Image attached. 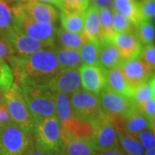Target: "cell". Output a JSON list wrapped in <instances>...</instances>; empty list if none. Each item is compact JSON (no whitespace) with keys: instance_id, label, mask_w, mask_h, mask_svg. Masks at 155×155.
<instances>
[{"instance_id":"cell-14","label":"cell","mask_w":155,"mask_h":155,"mask_svg":"<svg viewBox=\"0 0 155 155\" xmlns=\"http://www.w3.org/2000/svg\"><path fill=\"white\" fill-rule=\"evenodd\" d=\"M119 68L133 89L136 85L147 82L154 77V72L139 57L122 61Z\"/></svg>"},{"instance_id":"cell-49","label":"cell","mask_w":155,"mask_h":155,"mask_svg":"<svg viewBox=\"0 0 155 155\" xmlns=\"http://www.w3.org/2000/svg\"><path fill=\"white\" fill-rule=\"evenodd\" d=\"M0 38H1V36H0Z\"/></svg>"},{"instance_id":"cell-8","label":"cell","mask_w":155,"mask_h":155,"mask_svg":"<svg viewBox=\"0 0 155 155\" xmlns=\"http://www.w3.org/2000/svg\"><path fill=\"white\" fill-rule=\"evenodd\" d=\"M72 111L78 119L89 124H92L103 115L98 95L84 90L69 96Z\"/></svg>"},{"instance_id":"cell-43","label":"cell","mask_w":155,"mask_h":155,"mask_svg":"<svg viewBox=\"0 0 155 155\" xmlns=\"http://www.w3.org/2000/svg\"><path fill=\"white\" fill-rule=\"evenodd\" d=\"M113 0H90V3L91 5L97 7H109L112 4Z\"/></svg>"},{"instance_id":"cell-32","label":"cell","mask_w":155,"mask_h":155,"mask_svg":"<svg viewBox=\"0 0 155 155\" xmlns=\"http://www.w3.org/2000/svg\"><path fill=\"white\" fill-rule=\"evenodd\" d=\"M112 11V26L115 33H127L134 31V25L123 15L115 10Z\"/></svg>"},{"instance_id":"cell-10","label":"cell","mask_w":155,"mask_h":155,"mask_svg":"<svg viewBox=\"0 0 155 155\" xmlns=\"http://www.w3.org/2000/svg\"><path fill=\"white\" fill-rule=\"evenodd\" d=\"M98 97L103 112L111 117L125 116L136 108L132 98L116 93L106 86Z\"/></svg>"},{"instance_id":"cell-36","label":"cell","mask_w":155,"mask_h":155,"mask_svg":"<svg viewBox=\"0 0 155 155\" xmlns=\"http://www.w3.org/2000/svg\"><path fill=\"white\" fill-rule=\"evenodd\" d=\"M139 58L154 72L155 69V47L154 44L143 45Z\"/></svg>"},{"instance_id":"cell-1","label":"cell","mask_w":155,"mask_h":155,"mask_svg":"<svg viewBox=\"0 0 155 155\" xmlns=\"http://www.w3.org/2000/svg\"><path fill=\"white\" fill-rule=\"evenodd\" d=\"M13 74V83L47 84L60 71L56 56L52 49H41L30 55L19 58L12 55L8 60Z\"/></svg>"},{"instance_id":"cell-44","label":"cell","mask_w":155,"mask_h":155,"mask_svg":"<svg viewBox=\"0 0 155 155\" xmlns=\"http://www.w3.org/2000/svg\"><path fill=\"white\" fill-rule=\"evenodd\" d=\"M40 2L42 3H46V4H52V5H55L57 7L60 8V5H61V0H38Z\"/></svg>"},{"instance_id":"cell-21","label":"cell","mask_w":155,"mask_h":155,"mask_svg":"<svg viewBox=\"0 0 155 155\" xmlns=\"http://www.w3.org/2000/svg\"><path fill=\"white\" fill-rule=\"evenodd\" d=\"M56 56L60 70L78 69L82 66L79 50L70 49L55 45L52 48Z\"/></svg>"},{"instance_id":"cell-4","label":"cell","mask_w":155,"mask_h":155,"mask_svg":"<svg viewBox=\"0 0 155 155\" xmlns=\"http://www.w3.org/2000/svg\"><path fill=\"white\" fill-rule=\"evenodd\" d=\"M55 117L60 122L62 130L74 137L85 139L90 141L91 125L78 119L72 111L69 96L55 92Z\"/></svg>"},{"instance_id":"cell-24","label":"cell","mask_w":155,"mask_h":155,"mask_svg":"<svg viewBox=\"0 0 155 155\" xmlns=\"http://www.w3.org/2000/svg\"><path fill=\"white\" fill-rule=\"evenodd\" d=\"M61 21L62 28L71 33L83 35L84 26V13L61 11Z\"/></svg>"},{"instance_id":"cell-42","label":"cell","mask_w":155,"mask_h":155,"mask_svg":"<svg viewBox=\"0 0 155 155\" xmlns=\"http://www.w3.org/2000/svg\"><path fill=\"white\" fill-rule=\"evenodd\" d=\"M25 155H48V153H46L44 151H42L40 147H38L34 141V143Z\"/></svg>"},{"instance_id":"cell-34","label":"cell","mask_w":155,"mask_h":155,"mask_svg":"<svg viewBox=\"0 0 155 155\" xmlns=\"http://www.w3.org/2000/svg\"><path fill=\"white\" fill-rule=\"evenodd\" d=\"M13 84V74L10 65L5 60H0V90L6 91Z\"/></svg>"},{"instance_id":"cell-16","label":"cell","mask_w":155,"mask_h":155,"mask_svg":"<svg viewBox=\"0 0 155 155\" xmlns=\"http://www.w3.org/2000/svg\"><path fill=\"white\" fill-rule=\"evenodd\" d=\"M20 5L23 12L36 22L54 24L59 18V13L54 6L38 0H28L20 3Z\"/></svg>"},{"instance_id":"cell-38","label":"cell","mask_w":155,"mask_h":155,"mask_svg":"<svg viewBox=\"0 0 155 155\" xmlns=\"http://www.w3.org/2000/svg\"><path fill=\"white\" fill-rule=\"evenodd\" d=\"M137 138L144 150L155 147L154 128L146 129L144 131L140 132L137 135Z\"/></svg>"},{"instance_id":"cell-47","label":"cell","mask_w":155,"mask_h":155,"mask_svg":"<svg viewBox=\"0 0 155 155\" xmlns=\"http://www.w3.org/2000/svg\"><path fill=\"white\" fill-rule=\"evenodd\" d=\"M48 155H67L64 152H62L61 150H58V151H54L53 153H48Z\"/></svg>"},{"instance_id":"cell-17","label":"cell","mask_w":155,"mask_h":155,"mask_svg":"<svg viewBox=\"0 0 155 155\" xmlns=\"http://www.w3.org/2000/svg\"><path fill=\"white\" fill-rule=\"evenodd\" d=\"M116 47L122 61L139 57L142 45L134 35V31L127 33H114L108 40Z\"/></svg>"},{"instance_id":"cell-7","label":"cell","mask_w":155,"mask_h":155,"mask_svg":"<svg viewBox=\"0 0 155 155\" xmlns=\"http://www.w3.org/2000/svg\"><path fill=\"white\" fill-rule=\"evenodd\" d=\"M5 104L11 121L28 133H33L35 121L29 113L22 97L21 90L16 84H12L5 93Z\"/></svg>"},{"instance_id":"cell-29","label":"cell","mask_w":155,"mask_h":155,"mask_svg":"<svg viewBox=\"0 0 155 155\" xmlns=\"http://www.w3.org/2000/svg\"><path fill=\"white\" fill-rule=\"evenodd\" d=\"M134 33L141 45L154 44V25L149 21H141L134 26Z\"/></svg>"},{"instance_id":"cell-46","label":"cell","mask_w":155,"mask_h":155,"mask_svg":"<svg viewBox=\"0 0 155 155\" xmlns=\"http://www.w3.org/2000/svg\"><path fill=\"white\" fill-rule=\"evenodd\" d=\"M143 155H155V147H152L150 149L145 150Z\"/></svg>"},{"instance_id":"cell-3","label":"cell","mask_w":155,"mask_h":155,"mask_svg":"<svg viewBox=\"0 0 155 155\" xmlns=\"http://www.w3.org/2000/svg\"><path fill=\"white\" fill-rule=\"evenodd\" d=\"M15 15L14 28L28 37L36 41L54 47L55 44L57 28L53 23L36 22L28 17L20 5V3L13 4Z\"/></svg>"},{"instance_id":"cell-23","label":"cell","mask_w":155,"mask_h":155,"mask_svg":"<svg viewBox=\"0 0 155 155\" xmlns=\"http://www.w3.org/2000/svg\"><path fill=\"white\" fill-rule=\"evenodd\" d=\"M139 1L140 0H113L112 9L127 17L134 26H135L142 21L140 14Z\"/></svg>"},{"instance_id":"cell-27","label":"cell","mask_w":155,"mask_h":155,"mask_svg":"<svg viewBox=\"0 0 155 155\" xmlns=\"http://www.w3.org/2000/svg\"><path fill=\"white\" fill-rule=\"evenodd\" d=\"M118 144L127 155H143L145 152L137 136L124 132H118Z\"/></svg>"},{"instance_id":"cell-18","label":"cell","mask_w":155,"mask_h":155,"mask_svg":"<svg viewBox=\"0 0 155 155\" xmlns=\"http://www.w3.org/2000/svg\"><path fill=\"white\" fill-rule=\"evenodd\" d=\"M61 150L67 155H95L96 151L88 140L74 137L64 130L61 132Z\"/></svg>"},{"instance_id":"cell-37","label":"cell","mask_w":155,"mask_h":155,"mask_svg":"<svg viewBox=\"0 0 155 155\" xmlns=\"http://www.w3.org/2000/svg\"><path fill=\"white\" fill-rule=\"evenodd\" d=\"M138 110L144 115L150 122L154 124L155 120V97L149 98L143 103L136 104Z\"/></svg>"},{"instance_id":"cell-33","label":"cell","mask_w":155,"mask_h":155,"mask_svg":"<svg viewBox=\"0 0 155 155\" xmlns=\"http://www.w3.org/2000/svg\"><path fill=\"white\" fill-rule=\"evenodd\" d=\"M90 6V0H61V11L84 13Z\"/></svg>"},{"instance_id":"cell-40","label":"cell","mask_w":155,"mask_h":155,"mask_svg":"<svg viewBox=\"0 0 155 155\" xmlns=\"http://www.w3.org/2000/svg\"><path fill=\"white\" fill-rule=\"evenodd\" d=\"M95 155H127L122 149L118 146L113 149L105 150V151H96Z\"/></svg>"},{"instance_id":"cell-41","label":"cell","mask_w":155,"mask_h":155,"mask_svg":"<svg viewBox=\"0 0 155 155\" xmlns=\"http://www.w3.org/2000/svg\"><path fill=\"white\" fill-rule=\"evenodd\" d=\"M11 122V116L9 115L5 104L0 107V125H3L5 123Z\"/></svg>"},{"instance_id":"cell-5","label":"cell","mask_w":155,"mask_h":155,"mask_svg":"<svg viewBox=\"0 0 155 155\" xmlns=\"http://www.w3.org/2000/svg\"><path fill=\"white\" fill-rule=\"evenodd\" d=\"M34 141L33 134L12 121L0 125V155H25Z\"/></svg>"},{"instance_id":"cell-15","label":"cell","mask_w":155,"mask_h":155,"mask_svg":"<svg viewBox=\"0 0 155 155\" xmlns=\"http://www.w3.org/2000/svg\"><path fill=\"white\" fill-rule=\"evenodd\" d=\"M78 72L84 91L98 95L106 86V70L99 65H82Z\"/></svg>"},{"instance_id":"cell-6","label":"cell","mask_w":155,"mask_h":155,"mask_svg":"<svg viewBox=\"0 0 155 155\" xmlns=\"http://www.w3.org/2000/svg\"><path fill=\"white\" fill-rule=\"evenodd\" d=\"M61 124L54 116L35 122L32 134L35 145L46 153H50L61 150Z\"/></svg>"},{"instance_id":"cell-31","label":"cell","mask_w":155,"mask_h":155,"mask_svg":"<svg viewBox=\"0 0 155 155\" xmlns=\"http://www.w3.org/2000/svg\"><path fill=\"white\" fill-rule=\"evenodd\" d=\"M98 11L103 41H108L115 33L112 26V11L109 7H100Z\"/></svg>"},{"instance_id":"cell-30","label":"cell","mask_w":155,"mask_h":155,"mask_svg":"<svg viewBox=\"0 0 155 155\" xmlns=\"http://www.w3.org/2000/svg\"><path fill=\"white\" fill-rule=\"evenodd\" d=\"M153 97H155L154 77L152 78L147 82L140 84L134 87L131 98L136 104H140Z\"/></svg>"},{"instance_id":"cell-35","label":"cell","mask_w":155,"mask_h":155,"mask_svg":"<svg viewBox=\"0 0 155 155\" xmlns=\"http://www.w3.org/2000/svg\"><path fill=\"white\" fill-rule=\"evenodd\" d=\"M139 6L141 20L154 22L155 0H140Z\"/></svg>"},{"instance_id":"cell-26","label":"cell","mask_w":155,"mask_h":155,"mask_svg":"<svg viewBox=\"0 0 155 155\" xmlns=\"http://www.w3.org/2000/svg\"><path fill=\"white\" fill-rule=\"evenodd\" d=\"M15 15L13 4L5 0H0V36L4 37L14 28Z\"/></svg>"},{"instance_id":"cell-13","label":"cell","mask_w":155,"mask_h":155,"mask_svg":"<svg viewBox=\"0 0 155 155\" xmlns=\"http://www.w3.org/2000/svg\"><path fill=\"white\" fill-rule=\"evenodd\" d=\"M46 85L54 92L67 96L82 90L78 69L60 70Z\"/></svg>"},{"instance_id":"cell-25","label":"cell","mask_w":155,"mask_h":155,"mask_svg":"<svg viewBox=\"0 0 155 155\" xmlns=\"http://www.w3.org/2000/svg\"><path fill=\"white\" fill-rule=\"evenodd\" d=\"M55 41L57 45L70 49L79 50L81 46L87 41L84 35H77L65 30L64 28H58L56 30Z\"/></svg>"},{"instance_id":"cell-11","label":"cell","mask_w":155,"mask_h":155,"mask_svg":"<svg viewBox=\"0 0 155 155\" xmlns=\"http://www.w3.org/2000/svg\"><path fill=\"white\" fill-rule=\"evenodd\" d=\"M11 45L12 54L19 58H24L41 49H52L48 45L36 41L13 28L4 36Z\"/></svg>"},{"instance_id":"cell-22","label":"cell","mask_w":155,"mask_h":155,"mask_svg":"<svg viewBox=\"0 0 155 155\" xmlns=\"http://www.w3.org/2000/svg\"><path fill=\"white\" fill-rule=\"evenodd\" d=\"M122 59L118 50L113 43L108 41H103L99 43L98 64L105 70L119 67Z\"/></svg>"},{"instance_id":"cell-12","label":"cell","mask_w":155,"mask_h":155,"mask_svg":"<svg viewBox=\"0 0 155 155\" xmlns=\"http://www.w3.org/2000/svg\"><path fill=\"white\" fill-rule=\"evenodd\" d=\"M111 118L118 132H124L134 136H137L146 129L154 128V124L142 115L138 110L137 107L125 116Z\"/></svg>"},{"instance_id":"cell-45","label":"cell","mask_w":155,"mask_h":155,"mask_svg":"<svg viewBox=\"0 0 155 155\" xmlns=\"http://www.w3.org/2000/svg\"><path fill=\"white\" fill-rule=\"evenodd\" d=\"M5 91L0 90V107L5 104Z\"/></svg>"},{"instance_id":"cell-19","label":"cell","mask_w":155,"mask_h":155,"mask_svg":"<svg viewBox=\"0 0 155 155\" xmlns=\"http://www.w3.org/2000/svg\"><path fill=\"white\" fill-rule=\"evenodd\" d=\"M84 35L87 40L100 43L103 41L98 7L91 5L84 11Z\"/></svg>"},{"instance_id":"cell-20","label":"cell","mask_w":155,"mask_h":155,"mask_svg":"<svg viewBox=\"0 0 155 155\" xmlns=\"http://www.w3.org/2000/svg\"><path fill=\"white\" fill-rule=\"evenodd\" d=\"M106 87L116 93L132 97L133 87L128 84L119 67L106 70Z\"/></svg>"},{"instance_id":"cell-28","label":"cell","mask_w":155,"mask_h":155,"mask_svg":"<svg viewBox=\"0 0 155 155\" xmlns=\"http://www.w3.org/2000/svg\"><path fill=\"white\" fill-rule=\"evenodd\" d=\"M79 54L82 65H99V43L87 40L79 48Z\"/></svg>"},{"instance_id":"cell-48","label":"cell","mask_w":155,"mask_h":155,"mask_svg":"<svg viewBox=\"0 0 155 155\" xmlns=\"http://www.w3.org/2000/svg\"><path fill=\"white\" fill-rule=\"evenodd\" d=\"M9 3H11V4H17V3H23V2H26L28 0H5Z\"/></svg>"},{"instance_id":"cell-39","label":"cell","mask_w":155,"mask_h":155,"mask_svg":"<svg viewBox=\"0 0 155 155\" xmlns=\"http://www.w3.org/2000/svg\"><path fill=\"white\" fill-rule=\"evenodd\" d=\"M12 55L13 54L10 43L6 39L1 37L0 38V60L8 61Z\"/></svg>"},{"instance_id":"cell-2","label":"cell","mask_w":155,"mask_h":155,"mask_svg":"<svg viewBox=\"0 0 155 155\" xmlns=\"http://www.w3.org/2000/svg\"><path fill=\"white\" fill-rule=\"evenodd\" d=\"M35 123L55 116V92L45 84H23L18 86Z\"/></svg>"},{"instance_id":"cell-9","label":"cell","mask_w":155,"mask_h":155,"mask_svg":"<svg viewBox=\"0 0 155 155\" xmlns=\"http://www.w3.org/2000/svg\"><path fill=\"white\" fill-rule=\"evenodd\" d=\"M90 142L95 151H105L118 147V131L110 116L103 113L91 124Z\"/></svg>"}]
</instances>
